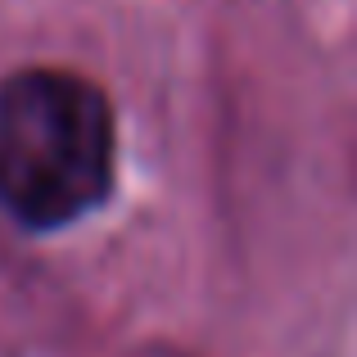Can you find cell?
<instances>
[{
  "mask_svg": "<svg viewBox=\"0 0 357 357\" xmlns=\"http://www.w3.org/2000/svg\"><path fill=\"white\" fill-rule=\"evenodd\" d=\"M118 122L73 68L32 63L0 82V208L27 231H59L114 190Z\"/></svg>",
  "mask_w": 357,
  "mask_h": 357,
  "instance_id": "cell-1",
  "label": "cell"
},
{
  "mask_svg": "<svg viewBox=\"0 0 357 357\" xmlns=\"http://www.w3.org/2000/svg\"><path fill=\"white\" fill-rule=\"evenodd\" d=\"M140 357H181V353H172V349H163V353H140Z\"/></svg>",
  "mask_w": 357,
  "mask_h": 357,
  "instance_id": "cell-2",
  "label": "cell"
}]
</instances>
